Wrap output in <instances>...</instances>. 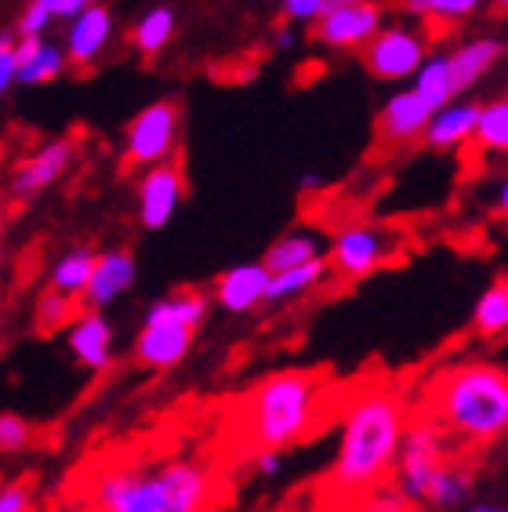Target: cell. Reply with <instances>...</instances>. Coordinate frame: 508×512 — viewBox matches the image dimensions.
<instances>
[{
	"mask_svg": "<svg viewBox=\"0 0 508 512\" xmlns=\"http://www.w3.org/2000/svg\"><path fill=\"white\" fill-rule=\"evenodd\" d=\"M323 255H327V244H323V237L316 229H287L284 237H276L269 244L262 262L269 273H280V269L302 266V262H313V258Z\"/></svg>",
	"mask_w": 508,
	"mask_h": 512,
	"instance_id": "22",
	"label": "cell"
},
{
	"mask_svg": "<svg viewBox=\"0 0 508 512\" xmlns=\"http://www.w3.org/2000/svg\"><path fill=\"white\" fill-rule=\"evenodd\" d=\"M91 269H95V251L91 247H73V251L59 255V262L51 266L48 287H55V291H62L69 298H80L91 280Z\"/></svg>",
	"mask_w": 508,
	"mask_h": 512,
	"instance_id": "28",
	"label": "cell"
},
{
	"mask_svg": "<svg viewBox=\"0 0 508 512\" xmlns=\"http://www.w3.org/2000/svg\"><path fill=\"white\" fill-rule=\"evenodd\" d=\"M251 469L262 480H273V476L284 473V451H269V447H254L251 451Z\"/></svg>",
	"mask_w": 508,
	"mask_h": 512,
	"instance_id": "36",
	"label": "cell"
},
{
	"mask_svg": "<svg viewBox=\"0 0 508 512\" xmlns=\"http://www.w3.org/2000/svg\"><path fill=\"white\" fill-rule=\"evenodd\" d=\"M356 502H360L356 505V512H414V502L392 480L371 487V491L360 494Z\"/></svg>",
	"mask_w": 508,
	"mask_h": 512,
	"instance_id": "31",
	"label": "cell"
},
{
	"mask_svg": "<svg viewBox=\"0 0 508 512\" xmlns=\"http://www.w3.org/2000/svg\"><path fill=\"white\" fill-rule=\"evenodd\" d=\"M276 48H280V51L294 48V33H291V30H284V33H276Z\"/></svg>",
	"mask_w": 508,
	"mask_h": 512,
	"instance_id": "43",
	"label": "cell"
},
{
	"mask_svg": "<svg viewBox=\"0 0 508 512\" xmlns=\"http://www.w3.org/2000/svg\"><path fill=\"white\" fill-rule=\"evenodd\" d=\"M494 211H498L501 218H508V171L501 175L498 189H494Z\"/></svg>",
	"mask_w": 508,
	"mask_h": 512,
	"instance_id": "40",
	"label": "cell"
},
{
	"mask_svg": "<svg viewBox=\"0 0 508 512\" xmlns=\"http://www.w3.org/2000/svg\"><path fill=\"white\" fill-rule=\"evenodd\" d=\"M95 512H215L222 498L215 465L189 454L106 465L88 487Z\"/></svg>",
	"mask_w": 508,
	"mask_h": 512,
	"instance_id": "2",
	"label": "cell"
},
{
	"mask_svg": "<svg viewBox=\"0 0 508 512\" xmlns=\"http://www.w3.org/2000/svg\"><path fill=\"white\" fill-rule=\"evenodd\" d=\"M487 0H429V19L440 26H458V22L472 19L483 11Z\"/></svg>",
	"mask_w": 508,
	"mask_h": 512,
	"instance_id": "32",
	"label": "cell"
},
{
	"mask_svg": "<svg viewBox=\"0 0 508 512\" xmlns=\"http://www.w3.org/2000/svg\"><path fill=\"white\" fill-rule=\"evenodd\" d=\"M37 440L30 418H22L15 411H0V454H22L30 451Z\"/></svg>",
	"mask_w": 508,
	"mask_h": 512,
	"instance_id": "30",
	"label": "cell"
},
{
	"mask_svg": "<svg viewBox=\"0 0 508 512\" xmlns=\"http://www.w3.org/2000/svg\"><path fill=\"white\" fill-rule=\"evenodd\" d=\"M55 22V15H51L40 0H33L30 8L22 11V19H19V37H44L48 33V26Z\"/></svg>",
	"mask_w": 508,
	"mask_h": 512,
	"instance_id": "35",
	"label": "cell"
},
{
	"mask_svg": "<svg viewBox=\"0 0 508 512\" xmlns=\"http://www.w3.org/2000/svg\"><path fill=\"white\" fill-rule=\"evenodd\" d=\"M450 458V440L429 414H411V422L403 429L400 454L392 465V483L400 487L414 505H425L432 476L440 473V465Z\"/></svg>",
	"mask_w": 508,
	"mask_h": 512,
	"instance_id": "6",
	"label": "cell"
},
{
	"mask_svg": "<svg viewBox=\"0 0 508 512\" xmlns=\"http://www.w3.org/2000/svg\"><path fill=\"white\" fill-rule=\"evenodd\" d=\"M429 117L432 106L407 84L396 95H389L385 106L378 109V138L385 146H411V142H418L425 135Z\"/></svg>",
	"mask_w": 508,
	"mask_h": 512,
	"instance_id": "15",
	"label": "cell"
},
{
	"mask_svg": "<svg viewBox=\"0 0 508 512\" xmlns=\"http://www.w3.org/2000/svg\"><path fill=\"white\" fill-rule=\"evenodd\" d=\"M207 309H211V295L196 287H182V291L157 298L142 316V327L131 345L135 364H142L146 371H175L193 349L196 331L207 320Z\"/></svg>",
	"mask_w": 508,
	"mask_h": 512,
	"instance_id": "5",
	"label": "cell"
},
{
	"mask_svg": "<svg viewBox=\"0 0 508 512\" xmlns=\"http://www.w3.org/2000/svg\"><path fill=\"white\" fill-rule=\"evenodd\" d=\"M37 494L30 480H4L0 483V512H33Z\"/></svg>",
	"mask_w": 508,
	"mask_h": 512,
	"instance_id": "33",
	"label": "cell"
},
{
	"mask_svg": "<svg viewBox=\"0 0 508 512\" xmlns=\"http://www.w3.org/2000/svg\"><path fill=\"white\" fill-rule=\"evenodd\" d=\"M113 40V15L102 4H91V8L77 11L69 19V33H66V59L73 66H91V62L109 48Z\"/></svg>",
	"mask_w": 508,
	"mask_h": 512,
	"instance_id": "18",
	"label": "cell"
},
{
	"mask_svg": "<svg viewBox=\"0 0 508 512\" xmlns=\"http://www.w3.org/2000/svg\"><path fill=\"white\" fill-rule=\"evenodd\" d=\"M472 331L479 338L508 335V280H494L476 298V306H472Z\"/></svg>",
	"mask_w": 508,
	"mask_h": 512,
	"instance_id": "26",
	"label": "cell"
},
{
	"mask_svg": "<svg viewBox=\"0 0 508 512\" xmlns=\"http://www.w3.org/2000/svg\"><path fill=\"white\" fill-rule=\"evenodd\" d=\"M298 186L309 193V189H316L320 186V171H302V178H298Z\"/></svg>",
	"mask_w": 508,
	"mask_h": 512,
	"instance_id": "42",
	"label": "cell"
},
{
	"mask_svg": "<svg viewBox=\"0 0 508 512\" xmlns=\"http://www.w3.org/2000/svg\"><path fill=\"white\" fill-rule=\"evenodd\" d=\"M400 11L411 22H429V0H400Z\"/></svg>",
	"mask_w": 508,
	"mask_h": 512,
	"instance_id": "39",
	"label": "cell"
},
{
	"mask_svg": "<svg viewBox=\"0 0 508 512\" xmlns=\"http://www.w3.org/2000/svg\"><path fill=\"white\" fill-rule=\"evenodd\" d=\"M178 138H182V109L175 102H149L138 109L135 120L127 124L124 135V160L131 168H153L164 160H175Z\"/></svg>",
	"mask_w": 508,
	"mask_h": 512,
	"instance_id": "9",
	"label": "cell"
},
{
	"mask_svg": "<svg viewBox=\"0 0 508 512\" xmlns=\"http://www.w3.org/2000/svg\"><path fill=\"white\" fill-rule=\"evenodd\" d=\"M40 4H44L55 19H73L77 11L91 8V4H98V0H40Z\"/></svg>",
	"mask_w": 508,
	"mask_h": 512,
	"instance_id": "37",
	"label": "cell"
},
{
	"mask_svg": "<svg viewBox=\"0 0 508 512\" xmlns=\"http://www.w3.org/2000/svg\"><path fill=\"white\" fill-rule=\"evenodd\" d=\"M135 280H138L135 255L127 247H109V251L95 255V269H91V280L84 287L80 302L88 309H109L135 287Z\"/></svg>",
	"mask_w": 508,
	"mask_h": 512,
	"instance_id": "13",
	"label": "cell"
},
{
	"mask_svg": "<svg viewBox=\"0 0 508 512\" xmlns=\"http://www.w3.org/2000/svg\"><path fill=\"white\" fill-rule=\"evenodd\" d=\"M411 88L418 91L432 109H440V106H447L450 99H458L454 77H450L447 51H429V55H425V62H421L418 73L411 77Z\"/></svg>",
	"mask_w": 508,
	"mask_h": 512,
	"instance_id": "25",
	"label": "cell"
},
{
	"mask_svg": "<svg viewBox=\"0 0 508 512\" xmlns=\"http://www.w3.org/2000/svg\"><path fill=\"white\" fill-rule=\"evenodd\" d=\"M265 291H269V269L265 262H240V266L225 269L211 287V302L229 316H247L258 306H265Z\"/></svg>",
	"mask_w": 508,
	"mask_h": 512,
	"instance_id": "14",
	"label": "cell"
},
{
	"mask_svg": "<svg viewBox=\"0 0 508 512\" xmlns=\"http://www.w3.org/2000/svg\"><path fill=\"white\" fill-rule=\"evenodd\" d=\"M69 164H73V142H69V138H55L48 146H40L37 153L15 171L11 193H15V197H37V193H44V189L55 186V182L66 175Z\"/></svg>",
	"mask_w": 508,
	"mask_h": 512,
	"instance_id": "17",
	"label": "cell"
},
{
	"mask_svg": "<svg viewBox=\"0 0 508 512\" xmlns=\"http://www.w3.org/2000/svg\"><path fill=\"white\" fill-rule=\"evenodd\" d=\"M505 51H508L505 40L494 37V33L469 37V40H461L458 48H450L447 62H450V77H454V91H458V95H469L479 80L501 66Z\"/></svg>",
	"mask_w": 508,
	"mask_h": 512,
	"instance_id": "16",
	"label": "cell"
},
{
	"mask_svg": "<svg viewBox=\"0 0 508 512\" xmlns=\"http://www.w3.org/2000/svg\"><path fill=\"white\" fill-rule=\"evenodd\" d=\"M411 414V400L396 385L367 382L352 389L338 411L331 491L342 498H360L378 483L392 480V465Z\"/></svg>",
	"mask_w": 508,
	"mask_h": 512,
	"instance_id": "1",
	"label": "cell"
},
{
	"mask_svg": "<svg viewBox=\"0 0 508 512\" xmlns=\"http://www.w3.org/2000/svg\"><path fill=\"white\" fill-rule=\"evenodd\" d=\"M327 411V382L316 371L287 367L258 378L240 400V440L247 447L287 451L320 429Z\"/></svg>",
	"mask_w": 508,
	"mask_h": 512,
	"instance_id": "4",
	"label": "cell"
},
{
	"mask_svg": "<svg viewBox=\"0 0 508 512\" xmlns=\"http://www.w3.org/2000/svg\"><path fill=\"white\" fill-rule=\"evenodd\" d=\"M182 200H186V175L175 160H164V164L142 171V178H138V222H142V229H149V233L164 229L178 215Z\"/></svg>",
	"mask_w": 508,
	"mask_h": 512,
	"instance_id": "11",
	"label": "cell"
},
{
	"mask_svg": "<svg viewBox=\"0 0 508 512\" xmlns=\"http://www.w3.org/2000/svg\"><path fill=\"white\" fill-rule=\"evenodd\" d=\"M11 51L19 62V73H15L19 84H48L66 69V51L44 37H22L19 44H11Z\"/></svg>",
	"mask_w": 508,
	"mask_h": 512,
	"instance_id": "20",
	"label": "cell"
},
{
	"mask_svg": "<svg viewBox=\"0 0 508 512\" xmlns=\"http://www.w3.org/2000/svg\"><path fill=\"white\" fill-rule=\"evenodd\" d=\"M175 8H167V4H157V8H149L142 19L135 22V30H131V44H135L146 59H153V55H160V51L171 44V37H175Z\"/></svg>",
	"mask_w": 508,
	"mask_h": 512,
	"instance_id": "27",
	"label": "cell"
},
{
	"mask_svg": "<svg viewBox=\"0 0 508 512\" xmlns=\"http://www.w3.org/2000/svg\"><path fill=\"white\" fill-rule=\"evenodd\" d=\"M421 414L447 433L450 444L487 451L508 436V371L490 360H461L425 382Z\"/></svg>",
	"mask_w": 508,
	"mask_h": 512,
	"instance_id": "3",
	"label": "cell"
},
{
	"mask_svg": "<svg viewBox=\"0 0 508 512\" xmlns=\"http://www.w3.org/2000/svg\"><path fill=\"white\" fill-rule=\"evenodd\" d=\"M472 146L483 157H508V95H498L479 106Z\"/></svg>",
	"mask_w": 508,
	"mask_h": 512,
	"instance_id": "24",
	"label": "cell"
},
{
	"mask_svg": "<svg viewBox=\"0 0 508 512\" xmlns=\"http://www.w3.org/2000/svg\"><path fill=\"white\" fill-rule=\"evenodd\" d=\"M400 251L396 233L374 222H352L342 226L327 244V266L342 280H367L371 273L385 269Z\"/></svg>",
	"mask_w": 508,
	"mask_h": 512,
	"instance_id": "7",
	"label": "cell"
},
{
	"mask_svg": "<svg viewBox=\"0 0 508 512\" xmlns=\"http://www.w3.org/2000/svg\"><path fill=\"white\" fill-rule=\"evenodd\" d=\"M472 487H476V473H472L465 462L447 458V462L440 465V473L432 476L425 505H432V509H440V512H454V509H461V505H469Z\"/></svg>",
	"mask_w": 508,
	"mask_h": 512,
	"instance_id": "23",
	"label": "cell"
},
{
	"mask_svg": "<svg viewBox=\"0 0 508 512\" xmlns=\"http://www.w3.org/2000/svg\"><path fill=\"white\" fill-rule=\"evenodd\" d=\"M363 69L385 84H407L429 55V37L414 22H385L363 44Z\"/></svg>",
	"mask_w": 508,
	"mask_h": 512,
	"instance_id": "8",
	"label": "cell"
},
{
	"mask_svg": "<svg viewBox=\"0 0 508 512\" xmlns=\"http://www.w3.org/2000/svg\"><path fill=\"white\" fill-rule=\"evenodd\" d=\"M465 512H508V505H501V502H469V505H465Z\"/></svg>",
	"mask_w": 508,
	"mask_h": 512,
	"instance_id": "41",
	"label": "cell"
},
{
	"mask_svg": "<svg viewBox=\"0 0 508 512\" xmlns=\"http://www.w3.org/2000/svg\"><path fill=\"white\" fill-rule=\"evenodd\" d=\"M15 73H19V62H15V51L8 44V48H0V95L15 84Z\"/></svg>",
	"mask_w": 508,
	"mask_h": 512,
	"instance_id": "38",
	"label": "cell"
},
{
	"mask_svg": "<svg viewBox=\"0 0 508 512\" xmlns=\"http://www.w3.org/2000/svg\"><path fill=\"white\" fill-rule=\"evenodd\" d=\"M494 8H498L501 15H508V0H494Z\"/></svg>",
	"mask_w": 508,
	"mask_h": 512,
	"instance_id": "44",
	"label": "cell"
},
{
	"mask_svg": "<svg viewBox=\"0 0 508 512\" xmlns=\"http://www.w3.org/2000/svg\"><path fill=\"white\" fill-rule=\"evenodd\" d=\"M476 120H479V102L472 99H450L447 106L432 109L429 124H425V142H429L432 149H440V153H447V149H461L469 146L472 135H476Z\"/></svg>",
	"mask_w": 508,
	"mask_h": 512,
	"instance_id": "19",
	"label": "cell"
},
{
	"mask_svg": "<svg viewBox=\"0 0 508 512\" xmlns=\"http://www.w3.org/2000/svg\"><path fill=\"white\" fill-rule=\"evenodd\" d=\"M77 316V298L62 295L55 287H48L44 295L37 298V327L40 331H66V324Z\"/></svg>",
	"mask_w": 508,
	"mask_h": 512,
	"instance_id": "29",
	"label": "cell"
},
{
	"mask_svg": "<svg viewBox=\"0 0 508 512\" xmlns=\"http://www.w3.org/2000/svg\"><path fill=\"white\" fill-rule=\"evenodd\" d=\"M331 266H327V255L313 258V262H302V266L280 269V273H269V291H265V306H287V302H298V298L313 295L316 287H323Z\"/></svg>",
	"mask_w": 508,
	"mask_h": 512,
	"instance_id": "21",
	"label": "cell"
},
{
	"mask_svg": "<svg viewBox=\"0 0 508 512\" xmlns=\"http://www.w3.org/2000/svg\"><path fill=\"white\" fill-rule=\"evenodd\" d=\"M327 4H331V0H284L280 11H284V19L291 22V26H313L323 11H327Z\"/></svg>",
	"mask_w": 508,
	"mask_h": 512,
	"instance_id": "34",
	"label": "cell"
},
{
	"mask_svg": "<svg viewBox=\"0 0 508 512\" xmlns=\"http://www.w3.org/2000/svg\"><path fill=\"white\" fill-rule=\"evenodd\" d=\"M66 349L84 371L106 375L117 364V331L102 309H84L66 324Z\"/></svg>",
	"mask_w": 508,
	"mask_h": 512,
	"instance_id": "12",
	"label": "cell"
},
{
	"mask_svg": "<svg viewBox=\"0 0 508 512\" xmlns=\"http://www.w3.org/2000/svg\"><path fill=\"white\" fill-rule=\"evenodd\" d=\"M385 26V8L378 0L360 4H327L320 19L313 22V37L327 51H363V44Z\"/></svg>",
	"mask_w": 508,
	"mask_h": 512,
	"instance_id": "10",
	"label": "cell"
},
{
	"mask_svg": "<svg viewBox=\"0 0 508 512\" xmlns=\"http://www.w3.org/2000/svg\"><path fill=\"white\" fill-rule=\"evenodd\" d=\"M331 4H360V0H331Z\"/></svg>",
	"mask_w": 508,
	"mask_h": 512,
	"instance_id": "45",
	"label": "cell"
}]
</instances>
